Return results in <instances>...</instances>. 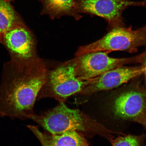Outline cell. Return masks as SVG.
<instances>
[{
  "mask_svg": "<svg viewBox=\"0 0 146 146\" xmlns=\"http://www.w3.org/2000/svg\"><path fill=\"white\" fill-rule=\"evenodd\" d=\"M44 64L38 59L0 84V117L22 120L35 113L38 94L46 80Z\"/></svg>",
  "mask_w": 146,
  "mask_h": 146,
  "instance_id": "cell-1",
  "label": "cell"
},
{
  "mask_svg": "<svg viewBox=\"0 0 146 146\" xmlns=\"http://www.w3.org/2000/svg\"><path fill=\"white\" fill-rule=\"evenodd\" d=\"M29 119L53 134L76 131L85 137L99 135L110 141L114 133L80 110L69 108L65 103L40 114H33Z\"/></svg>",
  "mask_w": 146,
  "mask_h": 146,
  "instance_id": "cell-2",
  "label": "cell"
},
{
  "mask_svg": "<svg viewBox=\"0 0 146 146\" xmlns=\"http://www.w3.org/2000/svg\"><path fill=\"white\" fill-rule=\"evenodd\" d=\"M75 59L48 71L46 80L38 94L37 99L52 98L59 103H65L70 96L79 94L95 78L87 80L78 78Z\"/></svg>",
  "mask_w": 146,
  "mask_h": 146,
  "instance_id": "cell-3",
  "label": "cell"
},
{
  "mask_svg": "<svg viewBox=\"0 0 146 146\" xmlns=\"http://www.w3.org/2000/svg\"><path fill=\"white\" fill-rule=\"evenodd\" d=\"M142 46H146V33L140 29L135 31L132 27H119L112 29L94 42L80 47L76 56L97 51H125L133 53Z\"/></svg>",
  "mask_w": 146,
  "mask_h": 146,
  "instance_id": "cell-4",
  "label": "cell"
},
{
  "mask_svg": "<svg viewBox=\"0 0 146 146\" xmlns=\"http://www.w3.org/2000/svg\"><path fill=\"white\" fill-rule=\"evenodd\" d=\"M109 51H97L76 56V72L78 78L87 80L100 75L113 69L128 64L143 63L146 52L134 57L125 58L110 57Z\"/></svg>",
  "mask_w": 146,
  "mask_h": 146,
  "instance_id": "cell-5",
  "label": "cell"
},
{
  "mask_svg": "<svg viewBox=\"0 0 146 146\" xmlns=\"http://www.w3.org/2000/svg\"><path fill=\"white\" fill-rule=\"evenodd\" d=\"M79 12L99 16L108 23L111 29L123 26L122 14L129 6H144L146 1L128 0H78Z\"/></svg>",
  "mask_w": 146,
  "mask_h": 146,
  "instance_id": "cell-6",
  "label": "cell"
},
{
  "mask_svg": "<svg viewBox=\"0 0 146 146\" xmlns=\"http://www.w3.org/2000/svg\"><path fill=\"white\" fill-rule=\"evenodd\" d=\"M112 108L117 117L145 125L146 122V91L138 88L123 91L115 98Z\"/></svg>",
  "mask_w": 146,
  "mask_h": 146,
  "instance_id": "cell-7",
  "label": "cell"
},
{
  "mask_svg": "<svg viewBox=\"0 0 146 146\" xmlns=\"http://www.w3.org/2000/svg\"><path fill=\"white\" fill-rule=\"evenodd\" d=\"M145 69L143 64L140 66H123L111 69L96 77L94 83L86 87L79 94L89 96L100 91L116 88L143 74Z\"/></svg>",
  "mask_w": 146,
  "mask_h": 146,
  "instance_id": "cell-8",
  "label": "cell"
},
{
  "mask_svg": "<svg viewBox=\"0 0 146 146\" xmlns=\"http://www.w3.org/2000/svg\"><path fill=\"white\" fill-rule=\"evenodd\" d=\"M5 44L11 51L23 60H33L34 42L32 34L25 27L11 28L4 34Z\"/></svg>",
  "mask_w": 146,
  "mask_h": 146,
  "instance_id": "cell-9",
  "label": "cell"
},
{
  "mask_svg": "<svg viewBox=\"0 0 146 146\" xmlns=\"http://www.w3.org/2000/svg\"><path fill=\"white\" fill-rule=\"evenodd\" d=\"M43 146H88L85 136L76 131H70L60 134L40 131L36 126L27 125Z\"/></svg>",
  "mask_w": 146,
  "mask_h": 146,
  "instance_id": "cell-10",
  "label": "cell"
},
{
  "mask_svg": "<svg viewBox=\"0 0 146 146\" xmlns=\"http://www.w3.org/2000/svg\"><path fill=\"white\" fill-rule=\"evenodd\" d=\"M44 11L52 17L72 15L79 12L78 0H42Z\"/></svg>",
  "mask_w": 146,
  "mask_h": 146,
  "instance_id": "cell-11",
  "label": "cell"
},
{
  "mask_svg": "<svg viewBox=\"0 0 146 146\" xmlns=\"http://www.w3.org/2000/svg\"><path fill=\"white\" fill-rule=\"evenodd\" d=\"M15 19L12 7L5 0H0V35L11 28Z\"/></svg>",
  "mask_w": 146,
  "mask_h": 146,
  "instance_id": "cell-12",
  "label": "cell"
},
{
  "mask_svg": "<svg viewBox=\"0 0 146 146\" xmlns=\"http://www.w3.org/2000/svg\"><path fill=\"white\" fill-rule=\"evenodd\" d=\"M143 137L129 135L124 136H119L112 139L110 141L111 145L116 146H140L143 143Z\"/></svg>",
  "mask_w": 146,
  "mask_h": 146,
  "instance_id": "cell-13",
  "label": "cell"
},
{
  "mask_svg": "<svg viewBox=\"0 0 146 146\" xmlns=\"http://www.w3.org/2000/svg\"><path fill=\"white\" fill-rule=\"evenodd\" d=\"M143 63V64H144V65H145V70H144L143 74H144V75H145V84L146 86V57L145 58V60H144Z\"/></svg>",
  "mask_w": 146,
  "mask_h": 146,
  "instance_id": "cell-14",
  "label": "cell"
},
{
  "mask_svg": "<svg viewBox=\"0 0 146 146\" xmlns=\"http://www.w3.org/2000/svg\"><path fill=\"white\" fill-rule=\"evenodd\" d=\"M140 29L146 33V25L145 27H142L141 28H140Z\"/></svg>",
  "mask_w": 146,
  "mask_h": 146,
  "instance_id": "cell-15",
  "label": "cell"
},
{
  "mask_svg": "<svg viewBox=\"0 0 146 146\" xmlns=\"http://www.w3.org/2000/svg\"><path fill=\"white\" fill-rule=\"evenodd\" d=\"M144 126H145V127L146 129V123H145V125H144Z\"/></svg>",
  "mask_w": 146,
  "mask_h": 146,
  "instance_id": "cell-16",
  "label": "cell"
},
{
  "mask_svg": "<svg viewBox=\"0 0 146 146\" xmlns=\"http://www.w3.org/2000/svg\"><path fill=\"white\" fill-rule=\"evenodd\" d=\"M41 1H42V0H41Z\"/></svg>",
  "mask_w": 146,
  "mask_h": 146,
  "instance_id": "cell-17",
  "label": "cell"
}]
</instances>
